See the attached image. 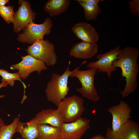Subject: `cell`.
Segmentation results:
<instances>
[{"instance_id":"cell-15","label":"cell","mask_w":139,"mask_h":139,"mask_svg":"<svg viewBox=\"0 0 139 139\" xmlns=\"http://www.w3.org/2000/svg\"><path fill=\"white\" fill-rule=\"evenodd\" d=\"M34 118L39 125L49 124L59 128L64 122L62 116L57 109L42 110L36 114Z\"/></svg>"},{"instance_id":"cell-7","label":"cell","mask_w":139,"mask_h":139,"mask_svg":"<svg viewBox=\"0 0 139 139\" xmlns=\"http://www.w3.org/2000/svg\"><path fill=\"white\" fill-rule=\"evenodd\" d=\"M121 50L120 46H117L107 52L98 54L96 56L98 60L90 62L86 67L95 69L97 70V72L106 73L108 78H110L112 73L117 70V68L112 65V63L117 59Z\"/></svg>"},{"instance_id":"cell-21","label":"cell","mask_w":139,"mask_h":139,"mask_svg":"<svg viewBox=\"0 0 139 139\" xmlns=\"http://www.w3.org/2000/svg\"><path fill=\"white\" fill-rule=\"evenodd\" d=\"M78 2L83 9L84 17L86 20H97L98 16L101 12L99 5H89L82 2Z\"/></svg>"},{"instance_id":"cell-4","label":"cell","mask_w":139,"mask_h":139,"mask_svg":"<svg viewBox=\"0 0 139 139\" xmlns=\"http://www.w3.org/2000/svg\"><path fill=\"white\" fill-rule=\"evenodd\" d=\"M57 107L65 123L74 122L80 118L85 110L83 99L75 95L65 97Z\"/></svg>"},{"instance_id":"cell-27","label":"cell","mask_w":139,"mask_h":139,"mask_svg":"<svg viewBox=\"0 0 139 139\" xmlns=\"http://www.w3.org/2000/svg\"><path fill=\"white\" fill-rule=\"evenodd\" d=\"M8 0H0V6H5L8 3Z\"/></svg>"},{"instance_id":"cell-1","label":"cell","mask_w":139,"mask_h":139,"mask_svg":"<svg viewBox=\"0 0 139 139\" xmlns=\"http://www.w3.org/2000/svg\"><path fill=\"white\" fill-rule=\"evenodd\" d=\"M139 57V50L137 48L127 46L121 49L117 59L112 63L114 67L121 69V76L125 78V86L123 90L119 92L123 97L128 96L137 89V78L139 72L137 63Z\"/></svg>"},{"instance_id":"cell-11","label":"cell","mask_w":139,"mask_h":139,"mask_svg":"<svg viewBox=\"0 0 139 139\" xmlns=\"http://www.w3.org/2000/svg\"><path fill=\"white\" fill-rule=\"evenodd\" d=\"M132 110L130 106L123 100L121 101L118 104L108 108L107 111L112 117L111 128L113 131L118 130L128 122L131 118Z\"/></svg>"},{"instance_id":"cell-28","label":"cell","mask_w":139,"mask_h":139,"mask_svg":"<svg viewBox=\"0 0 139 139\" xmlns=\"http://www.w3.org/2000/svg\"><path fill=\"white\" fill-rule=\"evenodd\" d=\"M4 124L3 119L0 117V129Z\"/></svg>"},{"instance_id":"cell-26","label":"cell","mask_w":139,"mask_h":139,"mask_svg":"<svg viewBox=\"0 0 139 139\" xmlns=\"http://www.w3.org/2000/svg\"><path fill=\"white\" fill-rule=\"evenodd\" d=\"M90 139H105V137L103 136L97 134L92 137Z\"/></svg>"},{"instance_id":"cell-23","label":"cell","mask_w":139,"mask_h":139,"mask_svg":"<svg viewBox=\"0 0 139 139\" xmlns=\"http://www.w3.org/2000/svg\"><path fill=\"white\" fill-rule=\"evenodd\" d=\"M131 12L139 15V0H131L128 2Z\"/></svg>"},{"instance_id":"cell-25","label":"cell","mask_w":139,"mask_h":139,"mask_svg":"<svg viewBox=\"0 0 139 139\" xmlns=\"http://www.w3.org/2000/svg\"><path fill=\"white\" fill-rule=\"evenodd\" d=\"M8 83L4 82H2L0 83V89L2 88L7 86ZM5 95H0V99L3 98L5 97Z\"/></svg>"},{"instance_id":"cell-20","label":"cell","mask_w":139,"mask_h":139,"mask_svg":"<svg viewBox=\"0 0 139 139\" xmlns=\"http://www.w3.org/2000/svg\"><path fill=\"white\" fill-rule=\"evenodd\" d=\"M19 121L20 117L18 116L15 117L9 125L4 124L0 129V139H12L14 135L16 133V128Z\"/></svg>"},{"instance_id":"cell-3","label":"cell","mask_w":139,"mask_h":139,"mask_svg":"<svg viewBox=\"0 0 139 139\" xmlns=\"http://www.w3.org/2000/svg\"><path fill=\"white\" fill-rule=\"evenodd\" d=\"M79 68L74 70L70 76L77 78L81 83V87L77 88L76 91L89 100L94 101H98L100 97L94 85V76L97 70L90 68L86 70H79Z\"/></svg>"},{"instance_id":"cell-14","label":"cell","mask_w":139,"mask_h":139,"mask_svg":"<svg viewBox=\"0 0 139 139\" xmlns=\"http://www.w3.org/2000/svg\"><path fill=\"white\" fill-rule=\"evenodd\" d=\"M98 46L97 43L82 41L72 46L70 52V56L84 59L91 58L97 53Z\"/></svg>"},{"instance_id":"cell-5","label":"cell","mask_w":139,"mask_h":139,"mask_svg":"<svg viewBox=\"0 0 139 139\" xmlns=\"http://www.w3.org/2000/svg\"><path fill=\"white\" fill-rule=\"evenodd\" d=\"M53 27L52 21L48 17L41 24H36L32 21L18 35L17 40L22 43L32 44L36 41L44 40V36L50 33Z\"/></svg>"},{"instance_id":"cell-17","label":"cell","mask_w":139,"mask_h":139,"mask_svg":"<svg viewBox=\"0 0 139 139\" xmlns=\"http://www.w3.org/2000/svg\"><path fill=\"white\" fill-rule=\"evenodd\" d=\"M70 4V0H48L45 4L44 9L50 17L56 16L65 12Z\"/></svg>"},{"instance_id":"cell-8","label":"cell","mask_w":139,"mask_h":139,"mask_svg":"<svg viewBox=\"0 0 139 139\" xmlns=\"http://www.w3.org/2000/svg\"><path fill=\"white\" fill-rule=\"evenodd\" d=\"M90 120L81 117L75 121L63 122L60 128V139H80L90 128Z\"/></svg>"},{"instance_id":"cell-13","label":"cell","mask_w":139,"mask_h":139,"mask_svg":"<svg viewBox=\"0 0 139 139\" xmlns=\"http://www.w3.org/2000/svg\"><path fill=\"white\" fill-rule=\"evenodd\" d=\"M71 30L77 38L82 41L90 43H97L99 38V34L90 24L85 22L74 24Z\"/></svg>"},{"instance_id":"cell-2","label":"cell","mask_w":139,"mask_h":139,"mask_svg":"<svg viewBox=\"0 0 139 139\" xmlns=\"http://www.w3.org/2000/svg\"><path fill=\"white\" fill-rule=\"evenodd\" d=\"M73 71L70 70L69 65L62 74L53 73L47 84L45 92L48 100L57 107L68 95L70 90L68 86V79Z\"/></svg>"},{"instance_id":"cell-9","label":"cell","mask_w":139,"mask_h":139,"mask_svg":"<svg viewBox=\"0 0 139 139\" xmlns=\"http://www.w3.org/2000/svg\"><path fill=\"white\" fill-rule=\"evenodd\" d=\"M21 58L20 62L11 65L10 68L11 70H18L20 77L23 80L26 79L32 72L37 71L39 74L42 71L47 69L43 61L29 54L21 56Z\"/></svg>"},{"instance_id":"cell-12","label":"cell","mask_w":139,"mask_h":139,"mask_svg":"<svg viewBox=\"0 0 139 139\" xmlns=\"http://www.w3.org/2000/svg\"><path fill=\"white\" fill-rule=\"evenodd\" d=\"M105 137V139H139V124L130 119L116 131L108 127Z\"/></svg>"},{"instance_id":"cell-29","label":"cell","mask_w":139,"mask_h":139,"mask_svg":"<svg viewBox=\"0 0 139 139\" xmlns=\"http://www.w3.org/2000/svg\"><path fill=\"white\" fill-rule=\"evenodd\" d=\"M14 139H21L20 137H17L16 138H15Z\"/></svg>"},{"instance_id":"cell-22","label":"cell","mask_w":139,"mask_h":139,"mask_svg":"<svg viewBox=\"0 0 139 139\" xmlns=\"http://www.w3.org/2000/svg\"><path fill=\"white\" fill-rule=\"evenodd\" d=\"M14 14L13 6H0V15L7 23L12 22Z\"/></svg>"},{"instance_id":"cell-16","label":"cell","mask_w":139,"mask_h":139,"mask_svg":"<svg viewBox=\"0 0 139 139\" xmlns=\"http://www.w3.org/2000/svg\"><path fill=\"white\" fill-rule=\"evenodd\" d=\"M39 124L34 117L26 123L19 121L16 131L21 135L23 139H36L39 135Z\"/></svg>"},{"instance_id":"cell-19","label":"cell","mask_w":139,"mask_h":139,"mask_svg":"<svg viewBox=\"0 0 139 139\" xmlns=\"http://www.w3.org/2000/svg\"><path fill=\"white\" fill-rule=\"evenodd\" d=\"M0 75L2 77V82L7 83L11 87L14 86L15 81L18 80L22 83L24 89V95L21 101L22 103H23L27 97L25 94V90L27 87L25 84L22 81L18 73H10L5 70L0 68Z\"/></svg>"},{"instance_id":"cell-24","label":"cell","mask_w":139,"mask_h":139,"mask_svg":"<svg viewBox=\"0 0 139 139\" xmlns=\"http://www.w3.org/2000/svg\"><path fill=\"white\" fill-rule=\"evenodd\" d=\"M76 1L78 2H81L85 4L92 5H99V2L101 1H103L101 0H76Z\"/></svg>"},{"instance_id":"cell-10","label":"cell","mask_w":139,"mask_h":139,"mask_svg":"<svg viewBox=\"0 0 139 139\" xmlns=\"http://www.w3.org/2000/svg\"><path fill=\"white\" fill-rule=\"evenodd\" d=\"M19 3L20 6L15 13L12 22L13 30L16 33H19L30 23L33 22L36 15L29 1L21 0Z\"/></svg>"},{"instance_id":"cell-6","label":"cell","mask_w":139,"mask_h":139,"mask_svg":"<svg viewBox=\"0 0 139 139\" xmlns=\"http://www.w3.org/2000/svg\"><path fill=\"white\" fill-rule=\"evenodd\" d=\"M25 50L29 55L42 60L48 66H54L56 63L57 57L55 45L48 40L36 41Z\"/></svg>"},{"instance_id":"cell-18","label":"cell","mask_w":139,"mask_h":139,"mask_svg":"<svg viewBox=\"0 0 139 139\" xmlns=\"http://www.w3.org/2000/svg\"><path fill=\"white\" fill-rule=\"evenodd\" d=\"M60 128L47 124H39L37 139H60Z\"/></svg>"}]
</instances>
